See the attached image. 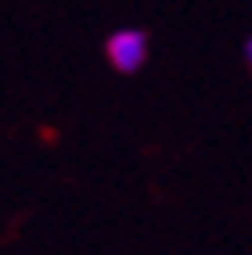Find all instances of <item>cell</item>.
<instances>
[{
	"label": "cell",
	"instance_id": "1",
	"mask_svg": "<svg viewBox=\"0 0 252 255\" xmlns=\"http://www.w3.org/2000/svg\"><path fill=\"white\" fill-rule=\"evenodd\" d=\"M148 54H151V43H148V29L141 25H119L105 40V61L119 76H137L148 65Z\"/></svg>",
	"mask_w": 252,
	"mask_h": 255
},
{
	"label": "cell",
	"instance_id": "2",
	"mask_svg": "<svg viewBox=\"0 0 252 255\" xmlns=\"http://www.w3.org/2000/svg\"><path fill=\"white\" fill-rule=\"evenodd\" d=\"M242 61H245V69L252 72V32L245 36V43H242Z\"/></svg>",
	"mask_w": 252,
	"mask_h": 255
}]
</instances>
